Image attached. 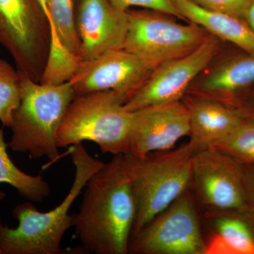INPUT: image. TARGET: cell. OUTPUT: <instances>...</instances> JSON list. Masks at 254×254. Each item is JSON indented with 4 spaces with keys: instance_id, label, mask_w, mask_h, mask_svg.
<instances>
[{
    "instance_id": "1",
    "label": "cell",
    "mask_w": 254,
    "mask_h": 254,
    "mask_svg": "<svg viewBox=\"0 0 254 254\" xmlns=\"http://www.w3.org/2000/svg\"><path fill=\"white\" fill-rule=\"evenodd\" d=\"M79 212L76 237L85 252L127 254L136 213L125 154L114 155L88 180Z\"/></svg>"
},
{
    "instance_id": "2",
    "label": "cell",
    "mask_w": 254,
    "mask_h": 254,
    "mask_svg": "<svg viewBox=\"0 0 254 254\" xmlns=\"http://www.w3.org/2000/svg\"><path fill=\"white\" fill-rule=\"evenodd\" d=\"M75 167L74 180L63 203L50 211H38L31 202L16 205L13 216L18 221L16 228L3 225L0 220V254H62L64 235L74 226V214L70 208L86 187L87 182L104 163L92 157L82 143L71 147Z\"/></svg>"
},
{
    "instance_id": "3",
    "label": "cell",
    "mask_w": 254,
    "mask_h": 254,
    "mask_svg": "<svg viewBox=\"0 0 254 254\" xmlns=\"http://www.w3.org/2000/svg\"><path fill=\"white\" fill-rule=\"evenodd\" d=\"M20 75L21 100L14 113L8 146L14 151L28 153L30 158L46 156L54 162L60 156L57 133L76 94L69 81L42 84Z\"/></svg>"
},
{
    "instance_id": "4",
    "label": "cell",
    "mask_w": 254,
    "mask_h": 254,
    "mask_svg": "<svg viewBox=\"0 0 254 254\" xmlns=\"http://www.w3.org/2000/svg\"><path fill=\"white\" fill-rule=\"evenodd\" d=\"M194 153L187 143L143 158L125 154L136 205L131 237L187 191Z\"/></svg>"
},
{
    "instance_id": "5",
    "label": "cell",
    "mask_w": 254,
    "mask_h": 254,
    "mask_svg": "<svg viewBox=\"0 0 254 254\" xmlns=\"http://www.w3.org/2000/svg\"><path fill=\"white\" fill-rule=\"evenodd\" d=\"M113 91L75 95L57 133V144L66 148L82 141L94 142L104 153L127 154L133 112Z\"/></svg>"
},
{
    "instance_id": "6",
    "label": "cell",
    "mask_w": 254,
    "mask_h": 254,
    "mask_svg": "<svg viewBox=\"0 0 254 254\" xmlns=\"http://www.w3.org/2000/svg\"><path fill=\"white\" fill-rule=\"evenodd\" d=\"M128 28L123 49L152 70L182 58L201 46L210 36L194 23H179L176 17L148 9L127 10Z\"/></svg>"
},
{
    "instance_id": "7",
    "label": "cell",
    "mask_w": 254,
    "mask_h": 254,
    "mask_svg": "<svg viewBox=\"0 0 254 254\" xmlns=\"http://www.w3.org/2000/svg\"><path fill=\"white\" fill-rule=\"evenodd\" d=\"M51 44V28L38 0H0V45L20 73L41 81Z\"/></svg>"
},
{
    "instance_id": "8",
    "label": "cell",
    "mask_w": 254,
    "mask_h": 254,
    "mask_svg": "<svg viewBox=\"0 0 254 254\" xmlns=\"http://www.w3.org/2000/svg\"><path fill=\"white\" fill-rule=\"evenodd\" d=\"M128 253L205 254L191 195L186 191L131 237Z\"/></svg>"
},
{
    "instance_id": "9",
    "label": "cell",
    "mask_w": 254,
    "mask_h": 254,
    "mask_svg": "<svg viewBox=\"0 0 254 254\" xmlns=\"http://www.w3.org/2000/svg\"><path fill=\"white\" fill-rule=\"evenodd\" d=\"M192 181L207 211L240 215L248 211L242 165L220 150L208 148L194 153Z\"/></svg>"
},
{
    "instance_id": "10",
    "label": "cell",
    "mask_w": 254,
    "mask_h": 254,
    "mask_svg": "<svg viewBox=\"0 0 254 254\" xmlns=\"http://www.w3.org/2000/svg\"><path fill=\"white\" fill-rule=\"evenodd\" d=\"M220 41L210 35L194 51L155 68L125 103V109L133 112L150 105L182 101L197 76L220 53Z\"/></svg>"
},
{
    "instance_id": "11",
    "label": "cell",
    "mask_w": 254,
    "mask_h": 254,
    "mask_svg": "<svg viewBox=\"0 0 254 254\" xmlns=\"http://www.w3.org/2000/svg\"><path fill=\"white\" fill-rule=\"evenodd\" d=\"M153 70L127 50H110L80 62L69 80L75 94L110 91L125 103L142 86Z\"/></svg>"
},
{
    "instance_id": "12",
    "label": "cell",
    "mask_w": 254,
    "mask_h": 254,
    "mask_svg": "<svg viewBox=\"0 0 254 254\" xmlns=\"http://www.w3.org/2000/svg\"><path fill=\"white\" fill-rule=\"evenodd\" d=\"M190 115L183 101L150 105L133 112L128 153L143 158L174 148L190 135Z\"/></svg>"
},
{
    "instance_id": "13",
    "label": "cell",
    "mask_w": 254,
    "mask_h": 254,
    "mask_svg": "<svg viewBox=\"0 0 254 254\" xmlns=\"http://www.w3.org/2000/svg\"><path fill=\"white\" fill-rule=\"evenodd\" d=\"M78 1L75 21L81 61L123 48L128 28L127 11L117 9L109 0Z\"/></svg>"
},
{
    "instance_id": "14",
    "label": "cell",
    "mask_w": 254,
    "mask_h": 254,
    "mask_svg": "<svg viewBox=\"0 0 254 254\" xmlns=\"http://www.w3.org/2000/svg\"><path fill=\"white\" fill-rule=\"evenodd\" d=\"M253 83L254 55L246 53L222 60L215 57L191 83L186 95L228 105L232 95Z\"/></svg>"
},
{
    "instance_id": "15",
    "label": "cell",
    "mask_w": 254,
    "mask_h": 254,
    "mask_svg": "<svg viewBox=\"0 0 254 254\" xmlns=\"http://www.w3.org/2000/svg\"><path fill=\"white\" fill-rule=\"evenodd\" d=\"M182 101L190 115L188 143L194 153L221 141L245 119L238 110L216 100L186 95Z\"/></svg>"
},
{
    "instance_id": "16",
    "label": "cell",
    "mask_w": 254,
    "mask_h": 254,
    "mask_svg": "<svg viewBox=\"0 0 254 254\" xmlns=\"http://www.w3.org/2000/svg\"><path fill=\"white\" fill-rule=\"evenodd\" d=\"M187 22L194 23L220 41L229 42L254 55V31L242 18L208 11L190 0H173Z\"/></svg>"
},
{
    "instance_id": "17",
    "label": "cell",
    "mask_w": 254,
    "mask_h": 254,
    "mask_svg": "<svg viewBox=\"0 0 254 254\" xmlns=\"http://www.w3.org/2000/svg\"><path fill=\"white\" fill-rule=\"evenodd\" d=\"M214 233L205 242V254H254V234L236 213L208 212Z\"/></svg>"
},
{
    "instance_id": "18",
    "label": "cell",
    "mask_w": 254,
    "mask_h": 254,
    "mask_svg": "<svg viewBox=\"0 0 254 254\" xmlns=\"http://www.w3.org/2000/svg\"><path fill=\"white\" fill-rule=\"evenodd\" d=\"M4 141V132L0 128V184H8L17 190L18 194L26 200L39 203L50 194L49 184L41 174L36 176L21 171L9 158Z\"/></svg>"
},
{
    "instance_id": "19",
    "label": "cell",
    "mask_w": 254,
    "mask_h": 254,
    "mask_svg": "<svg viewBox=\"0 0 254 254\" xmlns=\"http://www.w3.org/2000/svg\"><path fill=\"white\" fill-rule=\"evenodd\" d=\"M73 2V0H46L50 28L56 29L63 46L78 57L80 41L75 21Z\"/></svg>"
},
{
    "instance_id": "20",
    "label": "cell",
    "mask_w": 254,
    "mask_h": 254,
    "mask_svg": "<svg viewBox=\"0 0 254 254\" xmlns=\"http://www.w3.org/2000/svg\"><path fill=\"white\" fill-rule=\"evenodd\" d=\"M210 148L220 150L241 165H254V119H245L230 134Z\"/></svg>"
},
{
    "instance_id": "21",
    "label": "cell",
    "mask_w": 254,
    "mask_h": 254,
    "mask_svg": "<svg viewBox=\"0 0 254 254\" xmlns=\"http://www.w3.org/2000/svg\"><path fill=\"white\" fill-rule=\"evenodd\" d=\"M21 100V75L6 60L0 59V122L11 128Z\"/></svg>"
},
{
    "instance_id": "22",
    "label": "cell",
    "mask_w": 254,
    "mask_h": 254,
    "mask_svg": "<svg viewBox=\"0 0 254 254\" xmlns=\"http://www.w3.org/2000/svg\"><path fill=\"white\" fill-rule=\"evenodd\" d=\"M111 4L122 11H127L132 7L155 10L175 16L187 22L173 0H109Z\"/></svg>"
},
{
    "instance_id": "23",
    "label": "cell",
    "mask_w": 254,
    "mask_h": 254,
    "mask_svg": "<svg viewBox=\"0 0 254 254\" xmlns=\"http://www.w3.org/2000/svg\"><path fill=\"white\" fill-rule=\"evenodd\" d=\"M193 4L200 8L215 11V12L223 13L242 18L245 20V16L251 0H190Z\"/></svg>"
},
{
    "instance_id": "24",
    "label": "cell",
    "mask_w": 254,
    "mask_h": 254,
    "mask_svg": "<svg viewBox=\"0 0 254 254\" xmlns=\"http://www.w3.org/2000/svg\"><path fill=\"white\" fill-rule=\"evenodd\" d=\"M249 209L246 214L254 217V165H242Z\"/></svg>"
},
{
    "instance_id": "25",
    "label": "cell",
    "mask_w": 254,
    "mask_h": 254,
    "mask_svg": "<svg viewBox=\"0 0 254 254\" xmlns=\"http://www.w3.org/2000/svg\"><path fill=\"white\" fill-rule=\"evenodd\" d=\"M245 21L254 31V0H251L250 6L246 12Z\"/></svg>"
},
{
    "instance_id": "26",
    "label": "cell",
    "mask_w": 254,
    "mask_h": 254,
    "mask_svg": "<svg viewBox=\"0 0 254 254\" xmlns=\"http://www.w3.org/2000/svg\"><path fill=\"white\" fill-rule=\"evenodd\" d=\"M5 196H6V193H5L4 192L1 191V190H0V201L4 199Z\"/></svg>"
},
{
    "instance_id": "27",
    "label": "cell",
    "mask_w": 254,
    "mask_h": 254,
    "mask_svg": "<svg viewBox=\"0 0 254 254\" xmlns=\"http://www.w3.org/2000/svg\"><path fill=\"white\" fill-rule=\"evenodd\" d=\"M78 1V0H73V1Z\"/></svg>"
}]
</instances>
